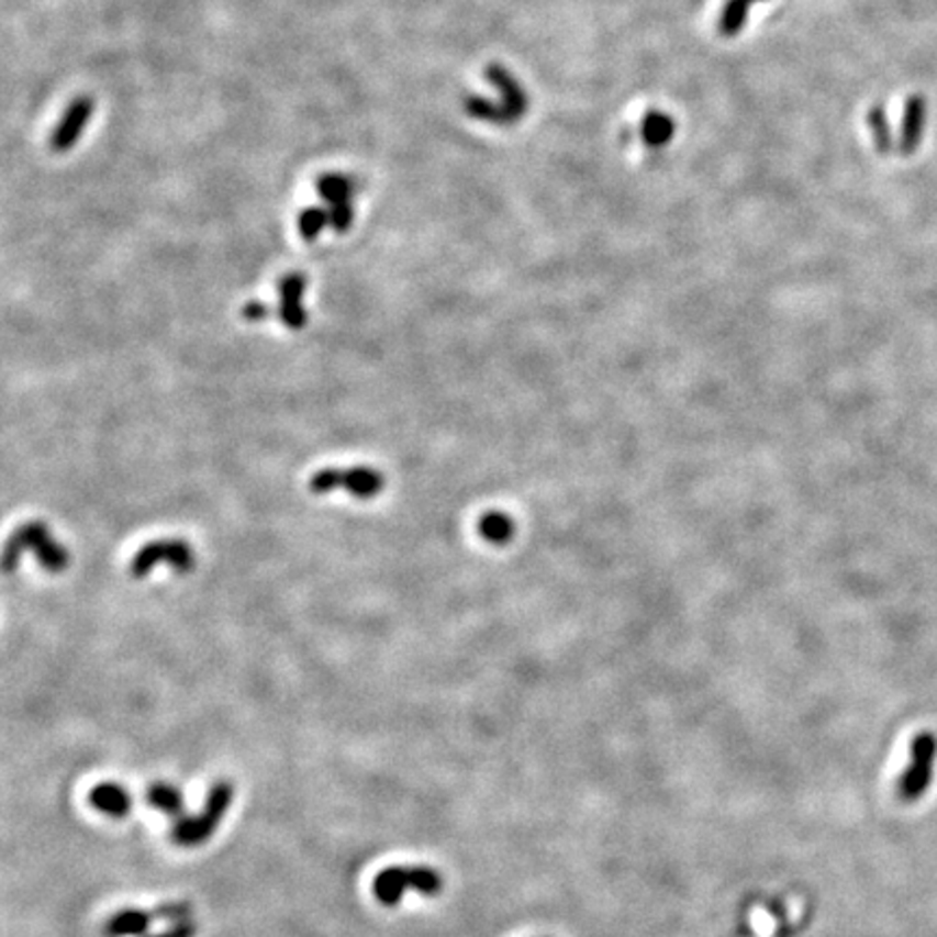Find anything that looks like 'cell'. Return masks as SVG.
I'll return each instance as SVG.
<instances>
[{"instance_id": "cell-22", "label": "cell", "mask_w": 937, "mask_h": 937, "mask_svg": "<svg viewBox=\"0 0 937 937\" xmlns=\"http://www.w3.org/2000/svg\"><path fill=\"white\" fill-rule=\"evenodd\" d=\"M242 315H244L246 320H250V322H258V320H265V317L269 315V306H265V304H260V302H250V304H246V306L242 309Z\"/></svg>"}, {"instance_id": "cell-18", "label": "cell", "mask_w": 937, "mask_h": 937, "mask_svg": "<svg viewBox=\"0 0 937 937\" xmlns=\"http://www.w3.org/2000/svg\"><path fill=\"white\" fill-rule=\"evenodd\" d=\"M331 224V213L324 207H309L298 217V231L304 242H315Z\"/></svg>"}, {"instance_id": "cell-17", "label": "cell", "mask_w": 937, "mask_h": 937, "mask_svg": "<svg viewBox=\"0 0 937 937\" xmlns=\"http://www.w3.org/2000/svg\"><path fill=\"white\" fill-rule=\"evenodd\" d=\"M146 799H148V803H150L155 810L166 812V814L171 816V818H180V816H185V799H182V792H180L178 788L170 785V783H153V785L148 788Z\"/></svg>"}, {"instance_id": "cell-20", "label": "cell", "mask_w": 937, "mask_h": 937, "mask_svg": "<svg viewBox=\"0 0 937 937\" xmlns=\"http://www.w3.org/2000/svg\"><path fill=\"white\" fill-rule=\"evenodd\" d=\"M480 532L491 543H506L512 534V521L504 514H487L480 521Z\"/></svg>"}, {"instance_id": "cell-16", "label": "cell", "mask_w": 937, "mask_h": 937, "mask_svg": "<svg viewBox=\"0 0 937 937\" xmlns=\"http://www.w3.org/2000/svg\"><path fill=\"white\" fill-rule=\"evenodd\" d=\"M756 2H762V0H727L718 18V33L729 40L736 37L747 24V15Z\"/></svg>"}, {"instance_id": "cell-19", "label": "cell", "mask_w": 937, "mask_h": 937, "mask_svg": "<svg viewBox=\"0 0 937 937\" xmlns=\"http://www.w3.org/2000/svg\"><path fill=\"white\" fill-rule=\"evenodd\" d=\"M868 124L872 129V137H874V146L881 155H888L894 148V140H892V129L888 122V113L881 104H874L868 111Z\"/></svg>"}, {"instance_id": "cell-5", "label": "cell", "mask_w": 937, "mask_h": 937, "mask_svg": "<svg viewBox=\"0 0 937 937\" xmlns=\"http://www.w3.org/2000/svg\"><path fill=\"white\" fill-rule=\"evenodd\" d=\"M937 760V736L932 732H923L912 743V760L910 767L901 774L896 783V794L905 803H916L925 796L934 781Z\"/></svg>"}, {"instance_id": "cell-12", "label": "cell", "mask_w": 937, "mask_h": 937, "mask_svg": "<svg viewBox=\"0 0 937 937\" xmlns=\"http://www.w3.org/2000/svg\"><path fill=\"white\" fill-rule=\"evenodd\" d=\"M927 126V100L925 96H912L905 104L903 122H901V140L899 150L907 157L914 155L923 142Z\"/></svg>"}, {"instance_id": "cell-6", "label": "cell", "mask_w": 937, "mask_h": 937, "mask_svg": "<svg viewBox=\"0 0 937 937\" xmlns=\"http://www.w3.org/2000/svg\"><path fill=\"white\" fill-rule=\"evenodd\" d=\"M337 489H345L358 500H369L384 489V478L369 467H354L347 471L322 469L311 478V491L322 495Z\"/></svg>"}, {"instance_id": "cell-15", "label": "cell", "mask_w": 937, "mask_h": 937, "mask_svg": "<svg viewBox=\"0 0 937 937\" xmlns=\"http://www.w3.org/2000/svg\"><path fill=\"white\" fill-rule=\"evenodd\" d=\"M462 109L467 115H471L480 122H489L493 126H512L511 118H509L502 102H493V100H487L482 96L471 93V96L462 98Z\"/></svg>"}, {"instance_id": "cell-2", "label": "cell", "mask_w": 937, "mask_h": 937, "mask_svg": "<svg viewBox=\"0 0 937 937\" xmlns=\"http://www.w3.org/2000/svg\"><path fill=\"white\" fill-rule=\"evenodd\" d=\"M443 877L430 866H389L373 877V896L387 905L398 907L406 890H417L426 896L443 892Z\"/></svg>"}, {"instance_id": "cell-13", "label": "cell", "mask_w": 937, "mask_h": 937, "mask_svg": "<svg viewBox=\"0 0 937 937\" xmlns=\"http://www.w3.org/2000/svg\"><path fill=\"white\" fill-rule=\"evenodd\" d=\"M89 805L100 812L107 814L111 818H124L131 814L133 810V796L126 788L118 785V783H98L89 790L87 794Z\"/></svg>"}, {"instance_id": "cell-9", "label": "cell", "mask_w": 937, "mask_h": 937, "mask_svg": "<svg viewBox=\"0 0 937 937\" xmlns=\"http://www.w3.org/2000/svg\"><path fill=\"white\" fill-rule=\"evenodd\" d=\"M93 98L91 96H79L75 98L68 109L64 111L59 124L55 126V131L51 133V150L53 153H68L77 146L81 133L86 131L87 122L93 115Z\"/></svg>"}, {"instance_id": "cell-14", "label": "cell", "mask_w": 937, "mask_h": 937, "mask_svg": "<svg viewBox=\"0 0 937 937\" xmlns=\"http://www.w3.org/2000/svg\"><path fill=\"white\" fill-rule=\"evenodd\" d=\"M678 131L676 120L665 111H649L640 120V140L649 148H665Z\"/></svg>"}, {"instance_id": "cell-7", "label": "cell", "mask_w": 937, "mask_h": 937, "mask_svg": "<svg viewBox=\"0 0 937 937\" xmlns=\"http://www.w3.org/2000/svg\"><path fill=\"white\" fill-rule=\"evenodd\" d=\"M354 191H356L354 180L342 171L324 174L317 178V193L326 202V209L331 213V226L337 233H347L354 222V207H352Z\"/></svg>"}, {"instance_id": "cell-1", "label": "cell", "mask_w": 937, "mask_h": 937, "mask_svg": "<svg viewBox=\"0 0 937 937\" xmlns=\"http://www.w3.org/2000/svg\"><path fill=\"white\" fill-rule=\"evenodd\" d=\"M233 796H235V785L228 779L215 781L207 794V803L200 814L196 816L185 814L176 818L170 832L171 843L176 847H200L207 840H211L222 818L231 810Z\"/></svg>"}, {"instance_id": "cell-21", "label": "cell", "mask_w": 937, "mask_h": 937, "mask_svg": "<svg viewBox=\"0 0 937 937\" xmlns=\"http://www.w3.org/2000/svg\"><path fill=\"white\" fill-rule=\"evenodd\" d=\"M198 934V925L189 918V921H180V923H171L170 929L161 932V934H153L146 937H196Z\"/></svg>"}, {"instance_id": "cell-11", "label": "cell", "mask_w": 937, "mask_h": 937, "mask_svg": "<svg viewBox=\"0 0 937 937\" xmlns=\"http://www.w3.org/2000/svg\"><path fill=\"white\" fill-rule=\"evenodd\" d=\"M484 77L500 89L502 93V104L511 118V124L514 126L529 109V96L523 89V86L512 77L511 70L500 66V64H491L484 70Z\"/></svg>"}, {"instance_id": "cell-3", "label": "cell", "mask_w": 937, "mask_h": 937, "mask_svg": "<svg viewBox=\"0 0 937 937\" xmlns=\"http://www.w3.org/2000/svg\"><path fill=\"white\" fill-rule=\"evenodd\" d=\"M26 549H31L40 560V565L48 571H62L68 567L66 549L51 538L48 529L42 523H26L4 545V556H2L4 573H11L20 565V558Z\"/></svg>"}, {"instance_id": "cell-10", "label": "cell", "mask_w": 937, "mask_h": 937, "mask_svg": "<svg viewBox=\"0 0 937 937\" xmlns=\"http://www.w3.org/2000/svg\"><path fill=\"white\" fill-rule=\"evenodd\" d=\"M304 289H306V276L300 271L285 274L278 282V293H280L278 317L282 320L285 326L293 331H300L306 324V313L302 309Z\"/></svg>"}, {"instance_id": "cell-4", "label": "cell", "mask_w": 937, "mask_h": 937, "mask_svg": "<svg viewBox=\"0 0 937 937\" xmlns=\"http://www.w3.org/2000/svg\"><path fill=\"white\" fill-rule=\"evenodd\" d=\"M191 916H193V905L189 901H168V903H164L150 912H146V910H122V912H115L113 916L107 918V923L102 925V936L146 937L148 929L159 921L180 923V921H189Z\"/></svg>"}, {"instance_id": "cell-8", "label": "cell", "mask_w": 937, "mask_h": 937, "mask_svg": "<svg viewBox=\"0 0 937 937\" xmlns=\"http://www.w3.org/2000/svg\"><path fill=\"white\" fill-rule=\"evenodd\" d=\"M170 565L176 571L185 573L193 567V551L182 540H157L146 545L133 560L131 571L135 578H146L157 565Z\"/></svg>"}]
</instances>
